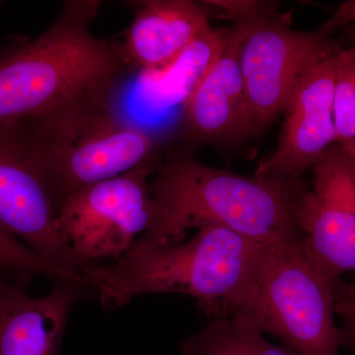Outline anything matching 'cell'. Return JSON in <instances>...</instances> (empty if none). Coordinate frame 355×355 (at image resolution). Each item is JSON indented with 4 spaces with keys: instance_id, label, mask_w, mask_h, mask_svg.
Returning a JSON list of instances; mask_svg holds the SVG:
<instances>
[{
    "instance_id": "11",
    "label": "cell",
    "mask_w": 355,
    "mask_h": 355,
    "mask_svg": "<svg viewBox=\"0 0 355 355\" xmlns=\"http://www.w3.org/2000/svg\"><path fill=\"white\" fill-rule=\"evenodd\" d=\"M242 36L239 27H230L220 55L182 107L184 128L196 141L231 144L254 135L239 64Z\"/></svg>"
},
{
    "instance_id": "13",
    "label": "cell",
    "mask_w": 355,
    "mask_h": 355,
    "mask_svg": "<svg viewBox=\"0 0 355 355\" xmlns=\"http://www.w3.org/2000/svg\"><path fill=\"white\" fill-rule=\"evenodd\" d=\"M209 28V13L200 2H141L119 51L125 64L139 70L161 69Z\"/></svg>"
},
{
    "instance_id": "12",
    "label": "cell",
    "mask_w": 355,
    "mask_h": 355,
    "mask_svg": "<svg viewBox=\"0 0 355 355\" xmlns=\"http://www.w3.org/2000/svg\"><path fill=\"white\" fill-rule=\"evenodd\" d=\"M89 291L57 282L46 295L34 297L6 280L0 286V355H60L70 312Z\"/></svg>"
},
{
    "instance_id": "4",
    "label": "cell",
    "mask_w": 355,
    "mask_h": 355,
    "mask_svg": "<svg viewBox=\"0 0 355 355\" xmlns=\"http://www.w3.org/2000/svg\"><path fill=\"white\" fill-rule=\"evenodd\" d=\"M106 92L83 96L23 121L55 209L86 187L155 165L151 133L114 113Z\"/></svg>"
},
{
    "instance_id": "5",
    "label": "cell",
    "mask_w": 355,
    "mask_h": 355,
    "mask_svg": "<svg viewBox=\"0 0 355 355\" xmlns=\"http://www.w3.org/2000/svg\"><path fill=\"white\" fill-rule=\"evenodd\" d=\"M345 289L319 268L300 232L265 248L249 286L223 318L277 336L300 355H340L335 306Z\"/></svg>"
},
{
    "instance_id": "3",
    "label": "cell",
    "mask_w": 355,
    "mask_h": 355,
    "mask_svg": "<svg viewBox=\"0 0 355 355\" xmlns=\"http://www.w3.org/2000/svg\"><path fill=\"white\" fill-rule=\"evenodd\" d=\"M99 7L65 2L43 34L0 55V125L39 118L111 88L125 64L119 49L89 30Z\"/></svg>"
},
{
    "instance_id": "6",
    "label": "cell",
    "mask_w": 355,
    "mask_h": 355,
    "mask_svg": "<svg viewBox=\"0 0 355 355\" xmlns=\"http://www.w3.org/2000/svg\"><path fill=\"white\" fill-rule=\"evenodd\" d=\"M158 167L140 166L65 198L57 209L58 232L79 260H118L153 229L157 209L148 178Z\"/></svg>"
},
{
    "instance_id": "15",
    "label": "cell",
    "mask_w": 355,
    "mask_h": 355,
    "mask_svg": "<svg viewBox=\"0 0 355 355\" xmlns=\"http://www.w3.org/2000/svg\"><path fill=\"white\" fill-rule=\"evenodd\" d=\"M178 350L181 355H300L230 318H216L178 343Z\"/></svg>"
},
{
    "instance_id": "19",
    "label": "cell",
    "mask_w": 355,
    "mask_h": 355,
    "mask_svg": "<svg viewBox=\"0 0 355 355\" xmlns=\"http://www.w3.org/2000/svg\"><path fill=\"white\" fill-rule=\"evenodd\" d=\"M336 315L340 317L342 347L355 355V287H347L336 301Z\"/></svg>"
},
{
    "instance_id": "18",
    "label": "cell",
    "mask_w": 355,
    "mask_h": 355,
    "mask_svg": "<svg viewBox=\"0 0 355 355\" xmlns=\"http://www.w3.org/2000/svg\"><path fill=\"white\" fill-rule=\"evenodd\" d=\"M207 6L214 7L225 17L234 21L235 26H247L266 19L279 13L277 4L254 0H219L205 1Z\"/></svg>"
},
{
    "instance_id": "17",
    "label": "cell",
    "mask_w": 355,
    "mask_h": 355,
    "mask_svg": "<svg viewBox=\"0 0 355 355\" xmlns=\"http://www.w3.org/2000/svg\"><path fill=\"white\" fill-rule=\"evenodd\" d=\"M0 270L25 279L43 277L55 282L83 284V277L46 263L2 225H0Z\"/></svg>"
},
{
    "instance_id": "9",
    "label": "cell",
    "mask_w": 355,
    "mask_h": 355,
    "mask_svg": "<svg viewBox=\"0 0 355 355\" xmlns=\"http://www.w3.org/2000/svg\"><path fill=\"white\" fill-rule=\"evenodd\" d=\"M312 170V186L296 205V227L324 275L345 286L342 275L355 272V155L334 144Z\"/></svg>"
},
{
    "instance_id": "20",
    "label": "cell",
    "mask_w": 355,
    "mask_h": 355,
    "mask_svg": "<svg viewBox=\"0 0 355 355\" xmlns=\"http://www.w3.org/2000/svg\"><path fill=\"white\" fill-rule=\"evenodd\" d=\"M345 28L347 34L349 35V38L352 43V46H355V24H350Z\"/></svg>"
},
{
    "instance_id": "16",
    "label": "cell",
    "mask_w": 355,
    "mask_h": 355,
    "mask_svg": "<svg viewBox=\"0 0 355 355\" xmlns=\"http://www.w3.org/2000/svg\"><path fill=\"white\" fill-rule=\"evenodd\" d=\"M334 119L336 144L355 155V46L343 49L336 58Z\"/></svg>"
},
{
    "instance_id": "14",
    "label": "cell",
    "mask_w": 355,
    "mask_h": 355,
    "mask_svg": "<svg viewBox=\"0 0 355 355\" xmlns=\"http://www.w3.org/2000/svg\"><path fill=\"white\" fill-rule=\"evenodd\" d=\"M230 28H209L170 64L157 69L139 70L135 85L137 103L148 112L183 107L227 43Z\"/></svg>"
},
{
    "instance_id": "10",
    "label": "cell",
    "mask_w": 355,
    "mask_h": 355,
    "mask_svg": "<svg viewBox=\"0 0 355 355\" xmlns=\"http://www.w3.org/2000/svg\"><path fill=\"white\" fill-rule=\"evenodd\" d=\"M338 55L311 70L295 89L284 112L279 144L254 175L282 181L302 179L324 151L336 144L334 84Z\"/></svg>"
},
{
    "instance_id": "7",
    "label": "cell",
    "mask_w": 355,
    "mask_h": 355,
    "mask_svg": "<svg viewBox=\"0 0 355 355\" xmlns=\"http://www.w3.org/2000/svg\"><path fill=\"white\" fill-rule=\"evenodd\" d=\"M237 27L243 33L240 69L253 114L254 135H260L284 114L294 91L311 70L336 57L343 48L320 29H292L289 15L280 12Z\"/></svg>"
},
{
    "instance_id": "1",
    "label": "cell",
    "mask_w": 355,
    "mask_h": 355,
    "mask_svg": "<svg viewBox=\"0 0 355 355\" xmlns=\"http://www.w3.org/2000/svg\"><path fill=\"white\" fill-rule=\"evenodd\" d=\"M266 245L220 226L198 229L184 242L139 237L112 265L93 263L84 282L105 310L144 294H184L197 299L207 315L223 318L253 279Z\"/></svg>"
},
{
    "instance_id": "21",
    "label": "cell",
    "mask_w": 355,
    "mask_h": 355,
    "mask_svg": "<svg viewBox=\"0 0 355 355\" xmlns=\"http://www.w3.org/2000/svg\"><path fill=\"white\" fill-rule=\"evenodd\" d=\"M4 273H7L6 272H3V270H0V286H1V284H3L4 282H6V277H4Z\"/></svg>"
},
{
    "instance_id": "2",
    "label": "cell",
    "mask_w": 355,
    "mask_h": 355,
    "mask_svg": "<svg viewBox=\"0 0 355 355\" xmlns=\"http://www.w3.org/2000/svg\"><path fill=\"white\" fill-rule=\"evenodd\" d=\"M156 172L149 188L157 217L140 237L180 242L190 229L216 225L270 246L300 233L294 216L308 187L303 179L242 176L184 153L170 155Z\"/></svg>"
},
{
    "instance_id": "8",
    "label": "cell",
    "mask_w": 355,
    "mask_h": 355,
    "mask_svg": "<svg viewBox=\"0 0 355 355\" xmlns=\"http://www.w3.org/2000/svg\"><path fill=\"white\" fill-rule=\"evenodd\" d=\"M0 225L55 268L83 279L91 266L58 232L57 209L23 121L0 125Z\"/></svg>"
}]
</instances>
